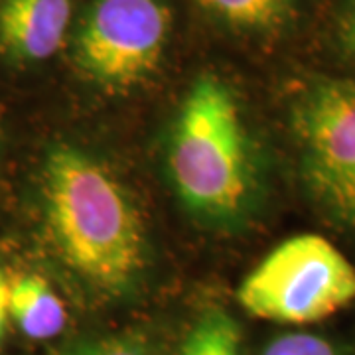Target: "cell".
<instances>
[{"label":"cell","instance_id":"cell-5","mask_svg":"<svg viewBox=\"0 0 355 355\" xmlns=\"http://www.w3.org/2000/svg\"><path fill=\"white\" fill-rule=\"evenodd\" d=\"M302 178L331 217L355 227V79H320L292 105Z\"/></svg>","mask_w":355,"mask_h":355},{"label":"cell","instance_id":"cell-10","mask_svg":"<svg viewBox=\"0 0 355 355\" xmlns=\"http://www.w3.org/2000/svg\"><path fill=\"white\" fill-rule=\"evenodd\" d=\"M48 355H156V349L144 336L123 331L79 340Z\"/></svg>","mask_w":355,"mask_h":355},{"label":"cell","instance_id":"cell-9","mask_svg":"<svg viewBox=\"0 0 355 355\" xmlns=\"http://www.w3.org/2000/svg\"><path fill=\"white\" fill-rule=\"evenodd\" d=\"M182 355H241V330L227 312L211 308L188 331Z\"/></svg>","mask_w":355,"mask_h":355},{"label":"cell","instance_id":"cell-6","mask_svg":"<svg viewBox=\"0 0 355 355\" xmlns=\"http://www.w3.org/2000/svg\"><path fill=\"white\" fill-rule=\"evenodd\" d=\"M73 0H2L0 53L14 64H40L62 50Z\"/></svg>","mask_w":355,"mask_h":355},{"label":"cell","instance_id":"cell-11","mask_svg":"<svg viewBox=\"0 0 355 355\" xmlns=\"http://www.w3.org/2000/svg\"><path fill=\"white\" fill-rule=\"evenodd\" d=\"M261 355H340L336 345L314 334H284L268 343Z\"/></svg>","mask_w":355,"mask_h":355},{"label":"cell","instance_id":"cell-12","mask_svg":"<svg viewBox=\"0 0 355 355\" xmlns=\"http://www.w3.org/2000/svg\"><path fill=\"white\" fill-rule=\"evenodd\" d=\"M336 40L343 55L355 64V0H343L336 24Z\"/></svg>","mask_w":355,"mask_h":355},{"label":"cell","instance_id":"cell-7","mask_svg":"<svg viewBox=\"0 0 355 355\" xmlns=\"http://www.w3.org/2000/svg\"><path fill=\"white\" fill-rule=\"evenodd\" d=\"M8 316L32 340H50L60 336L67 322L62 298L36 275H22L10 280Z\"/></svg>","mask_w":355,"mask_h":355},{"label":"cell","instance_id":"cell-8","mask_svg":"<svg viewBox=\"0 0 355 355\" xmlns=\"http://www.w3.org/2000/svg\"><path fill=\"white\" fill-rule=\"evenodd\" d=\"M196 4L229 30L270 36L291 24L300 0H196Z\"/></svg>","mask_w":355,"mask_h":355},{"label":"cell","instance_id":"cell-2","mask_svg":"<svg viewBox=\"0 0 355 355\" xmlns=\"http://www.w3.org/2000/svg\"><path fill=\"white\" fill-rule=\"evenodd\" d=\"M166 166L191 216L209 225L237 223L257 193L253 144L225 81L198 77L170 128Z\"/></svg>","mask_w":355,"mask_h":355},{"label":"cell","instance_id":"cell-1","mask_svg":"<svg viewBox=\"0 0 355 355\" xmlns=\"http://www.w3.org/2000/svg\"><path fill=\"white\" fill-rule=\"evenodd\" d=\"M42 203L51 243L64 265L107 296L139 284L148 261L139 207L107 166L58 144L42 168Z\"/></svg>","mask_w":355,"mask_h":355},{"label":"cell","instance_id":"cell-4","mask_svg":"<svg viewBox=\"0 0 355 355\" xmlns=\"http://www.w3.org/2000/svg\"><path fill=\"white\" fill-rule=\"evenodd\" d=\"M170 32L164 0H91L73 34V64L97 87L130 91L156 73Z\"/></svg>","mask_w":355,"mask_h":355},{"label":"cell","instance_id":"cell-3","mask_svg":"<svg viewBox=\"0 0 355 355\" xmlns=\"http://www.w3.org/2000/svg\"><path fill=\"white\" fill-rule=\"evenodd\" d=\"M237 300L251 316L268 322H322L355 300V266L328 239L296 235L245 277Z\"/></svg>","mask_w":355,"mask_h":355},{"label":"cell","instance_id":"cell-13","mask_svg":"<svg viewBox=\"0 0 355 355\" xmlns=\"http://www.w3.org/2000/svg\"><path fill=\"white\" fill-rule=\"evenodd\" d=\"M8 292H10V279H6V275L0 270V342L4 338L6 324H8Z\"/></svg>","mask_w":355,"mask_h":355}]
</instances>
